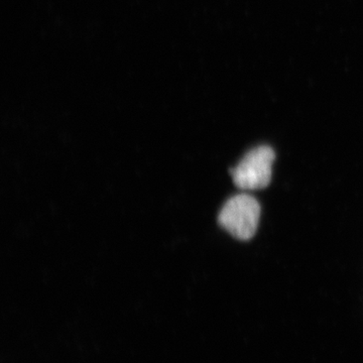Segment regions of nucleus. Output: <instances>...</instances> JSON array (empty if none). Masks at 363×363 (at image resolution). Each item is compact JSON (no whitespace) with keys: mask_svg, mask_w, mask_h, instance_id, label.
I'll list each match as a JSON object with an SVG mask.
<instances>
[{"mask_svg":"<svg viewBox=\"0 0 363 363\" xmlns=\"http://www.w3.org/2000/svg\"><path fill=\"white\" fill-rule=\"evenodd\" d=\"M259 203L252 196L240 194L230 198L222 207L218 222L222 228L240 240L255 235L259 223Z\"/></svg>","mask_w":363,"mask_h":363,"instance_id":"1","label":"nucleus"},{"mask_svg":"<svg viewBox=\"0 0 363 363\" xmlns=\"http://www.w3.org/2000/svg\"><path fill=\"white\" fill-rule=\"evenodd\" d=\"M276 155L267 145L248 152L238 166L230 169L234 184L242 190H259L269 186Z\"/></svg>","mask_w":363,"mask_h":363,"instance_id":"2","label":"nucleus"}]
</instances>
